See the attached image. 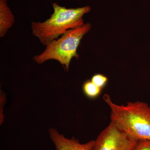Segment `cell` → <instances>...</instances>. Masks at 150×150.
Returning a JSON list of instances; mask_svg holds the SVG:
<instances>
[{
  "label": "cell",
  "instance_id": "6da1fadb",
  "mask_svg": "<svg viewBox=\"0 0 150 150\" xmlns=\"http://www.w3.org/2000/svg\"><path fill=\"white\" fill-rule=\"evenodd\" d=\"M103 99L110 109V122L133 139L150 140V107L147 103L137 101L120 105L112 102L107 94Z\"/></svg>",
  "mask_w": 150,
  "mask_h": 150
},
{
  "label": "cell",
  "instance_id": "7a4b0ae2",
  "mask_svg": "<svg viewBox=\"0 0 150 150\" xmlns=\"http://www.w3.org/2000/svg\"><path fill=\"white\" fill-rule=\"evenodd\" d=\"M52 5L54 12L50 18L43 22H31L33 34L46 46L67 30L83 25V17L91 11L89 6L67 8L56 3H53Z\"/></svg>",
  "mask_w": 150,
  "mask_h": 150
},
{
  "label": "cell",
  "instance_id": "3957f363",
  "mask_svg": "<svg viewBox=\"0 0 150 150\" xmlns=\"http://www.w3.org/2000/svg\"><path fill=\"white\" fill-rule=\"evenodd\" d=\"M91 28V24L88 23L81 27L67 30L59 38L47 45L42 53L34 56L33 60L38 64L51 59L56 60L63 65L66 71H69L72 59H78L79 57L77 50L81 40Z\"/></svg>",
  "mask_w": 150,
  "mask_h": 150
},
{
  "label": "cell",
  "instance_id": "277c9868",
  "mask_svg": "<svg viewBox=\"0 0 150 150\" xmlns=\"http://www.w3.org/2000/svg\"><path fill=\"white\" fill-rule=\"evenodd\" d=\"M137 141L110 122L95 140L91 150H133Z\"/></svg>",
  "mask_w": 150,
  "mask_h": 150
},
{
  "label": "cell",
  "instance_id": "5b68a950",
  "mask_svg": "<svg viewBox=\"0 0 150 150\" xmlns=\"http://www.w3.org/2000/svg\"><path fill=\"white\" fill-rule=\"evenodd\" d=\"M51 141L55 146V150H91L94 144L93 140L85 144H81L74 137L67 139L63 134H60L56 129L49 130Z\"/></svg>",
  "mask_w": 150,
  "mask_h": 150
},
{
  "label": "cell",
  "instance_id": "8992f818",
  "mask_svg": "<svg viewBox=\"0 0 150 150\" xmlns=\"http://www.w3.org/2000/svg\"><path fill=\"white\" fill-rule=\"evenodd\" d=\"M14 22V16L8 6L7 0H0V37L6 35Z\"/></svg>",
  "mask_w": 150,
  "mask_h": 150
},
{
  "label": "cell",
  "instance_id": "52a82bcc",
  "mask_svg": "<svg viewBox=\"0 0 150 150\" xmlns=\"http://www.w3.org/2000/svg\"><path fill=\"white\" fill-rule=\"evenodd\" d=\"M84 93L89 98H95L98 97L102 91V89L97 86L91 80L85 82L83 86Z\"/></svg>",
  "mask_w": 150,
  "mask_h": 150
},
{
  "label": "cell",
  "instance_id": "ba28073f",
  "mask_svg": "<svg viewBox=\"0 0 150 150\" xmlns=\"http://www.w3.org/2000/svg\"><path fill=\"white\" fill-rule=\"evenodd\" d=\"M91 81L97 86L102 89L106 86L108 82V79L106 76L100 74H97L92 77Z\"/></svg>",
  "mask_w": 150,
  "mask_h": 150
},
{
  "label": "cell",
  "instance_id": "9c48e42d",
  "mask_svg": "<svg viewBox=\"0 0 150 150\" xmlns=\"http://www.w3.org/2000/svg\"><path fill=\"white\" fill-rule=\"evenodd\" d=\"M133 150H150V140H139Z\"/></svg>",
  "mask_w": 150,
  "mask_h": 150
}]
</instances>
